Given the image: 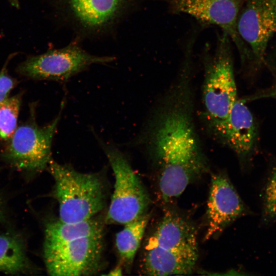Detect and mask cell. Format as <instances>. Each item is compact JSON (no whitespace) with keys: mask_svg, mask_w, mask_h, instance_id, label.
Here are the masks:
<instances>
[{"mask_svg":"<svg viewBox=\"0 0 276 276\" xmlns=\"http://www.w3.org/2000/svg\"><path fill=\"white\" fill-rule=\"evenodd\" d=\"M114 60L113 56L90 53L75 39L61 48L28 57L18 65L16 71L36 80L65 82L93 65L107 64Z\"/></svg>","mask_w":276,"mask_h":276,"instance_id":"6","label":"cell"},{"mask_svg":"<svg viewBox=\"0 0 276 276\" xmlns=\"http://www.w3.org/2000/svg\"><path fill=\"white\" fill-rule=\"evenodd\" d=\"M102 234V223L94 217L76 222H64L59 219L47 224L44 241L62 242Z\"/></svg>","mask_w":276,"mask_h":276,"instance_id":"14","label":"cell"},{"mask_svg":"<svg viewBox=\"0 0 276 276\" xmlns=\"http://www.w3.org/2000/svg\"><path fill=\"white\" fill-rule=\"evenodd\" d=\"M28 264L21 240L11 235L0 234V271L16 274L26 270Z\"/></svg>","mask_w":276,"mask_h":276,"instance_id":"16","label":"cell"},{"mask_svg":"<svg viewBox=\"0 0 276 276\" xmlns=\"http://www.w3.org/2000/svg\"><path fill=\"white\" fill-rule=\"evenodd\" d=\"M61 109L54 119L40 126L32 117L17 127L6 141L2 155L13 167L24 171H41L48 167L51 157L52 141L61 118Z\"/></svg>","mask_w":276,"mask_h":276,"instance_id":"8","label":"cell"},{"mask_svg":"<svg viewBox=\"0 0 276 276\" xmlns=\"http://www.w3.org/2000/svg\"><path fill=\"white\" fill-rule=\"evenodd\" d=\"M245 211L244 203L228 178L222 173L213 174L207 204L205 239L220 233Z\"/></svg>","mask_w":276,"mask_h":276,"instance_id":"13","label":"cell"},{"mask_svg":"<svg viewBox=\"0 0 276 276\" xmlns=\"http://www.w3.org/2000/svg\"><path fill=\"white\" fill-rule=\"evenodd\" d=\"M230 40L223 32L214 51L204 59L202 101L205 118L215 133L238 98Z\"/></svg>","mask_w":276,"mask_h":276,"instance_id":"5","label":"cell"},{"mask_svg":"<svg viewBox=\"0 0 276 276\" xmlns=\"http://www.w3.org/2000/svg\"><path fill=\"white\" fill-rule=\"evenodd\" d=\"M107 275H122V268L119 265L112 269Z\"/></svg>","mask_w":276,"mask_h":276,"instance_id":"21","label":"cell"},{"mask_svg":"<svg viewBox=\"0 0 276 276\" xmlns=\"http://www.w3.org/2000/svg\"><path fill=\"white\" fill-rule=\"evenodd\" d=\"M175 13L189 15L202 23L221 28L235 45L244 63L251 59L250 52L237 30L242 0H168Z\"/></svg>","mask_w":276,"mask_h":276,"instance_id":"10","label":"cell"},{"mask_svg":"<svg viewBox=\"0 0 276 276\" xmlns=\"http://www.w3.org/2000/svg\"><path fill=\"white\" fill-rule=\"evenodd\" d=\"M103 248V234L62 242L44 241L47 271L54 276L93 274L100 268Z\"/></svg>","mask_w":276,"mask_h":276,"instance_id":"9","label":"cell"},{"mask_svg":"<svg viewBox=\"0 0 276 276\" xmlns=\"http://www.w3.org/2000/svg\"><path fill=\"white\" fill-rule=\"evenodd\" d=\"M10 59L8 58L0 71V104L10 97L11 91L17 84V80L9 75L7 71Z\"/></svg>","mask_w":276,"mask_h":276,"instance_id":"19","label":"cell"},{"mask_svg":"<svg viewBox=\"0 0 276 276\" xmlns=\"http://www.w3.org/2000/svg\"><path fill=\"white\" fill-rule=\"evenodd\" d=\"M149 217L144 214L125 224L116 237V245L125 264L130 266L140 246Z\"/></svg>","mask_w":276,"mask_h":276,"instance_id":"15","label":"cell"},{"mask_svg":"<svg viewBox=\"0 0 276 276\" xmlns=\"http://www.w3.org/2000/svg\"><path fill=\"white\" fill-rule=\"evenodd\" d=\"M198 257L195 228L183 217L168 211L147 242L143 271L149 275L189 274Z\"/></svg>","mask_w":276,"mask_h":276,"instance_id":"2","label":"cell"},{"mask_svg":"<svg viewBox=\"0 0 276 276\" xmlns=\"http://www.w3.org/2000/svg\"><path fill=\"white\" fill-rule=\"evenodd\" d=\"M255 97H270L276 99V81L272 86L266 91L262 93L259 95H256Z\"/></svg>","mask_w":276,"mask_h":276,"instance_id":"20","label":"cell"},{"mask_svg":"<svg viewBox=\"0 0 276 276\" xmlns=\"http://www.w3.org/2000/svg\"><path fill=\"white\" fill-rule=\"evenodd\" d=\"M10 4L13 7L17 8L19 6V0H8Z\"/></svg>","mask_w":276,"mask_h":276,"instance_id":"22","label":"cell"},{"mask_svg":"<svg viewBox=\"0 0 276 276\" xmlns=\"http://www.w3.org/2000/svg\"><path fill=\"white\" fill-rule=\"evenodd\" d=\"M191 80V60L186 59L142 136L145 149L159 167V190L165 201L179 197L208 168L195 125Z\"/></svg>","mask_w":276,"mask_h":276,"instance_id":"1","label":"cell"},{"mask_svg":"<svg viewBox=\"0 0 276 276\" xmlns=\"http://www.w3.org/2000/svg\"><path fill=\"white\" fill-rule=\"evenodd\" d=\"M21 102L19 94L0 104V140L7 141L17 128Z\"/></svg>","mask_w":276,"mask_h":276,"instance_id":"17","label":"cell"},{"mask_svg":"<svg viewBox=\"0 0 276 276\" xmlns=\"http://www.w3.org/2000/svg\"><path fill=\"white\" fill-rule=\"evenodd\" d=\"M46 1L57 19L80 41L112 34L137 4V0Z\"/></svg>","mask_w":276,"mask_h":276,"instance_id":"3","label":"cell"},{"mask_svg":"<svg viewBox=\"0 0 276 276\" xmlns=\"http://www.w3.org/2000/svg\"><path fill=\"white\" fill-rule=\"evenodd\" d=\"M237 30L250 48L251 59L261 65L268 42L276 32V0H247L238 16Z\"/></svg>","mask_w":276,"mask_h":276,"instance_id":"11","label":"cell"},{"mask_svg":"<svg viewBox=\"0 0 276 276\" xmlns=\"http://www.w3.org/2000/svg\"><path fill=\"white\" fill-rule=\"evenodd\" d=\"M55 181L59 220L76 222L94 217L105 207L106 190L98 174L82 173L52 159L48 166Z\"/></svg>","mask_w":276,"mask_h":276,"instance_id":"4","label":"cell"},{"mask_svg":"<svg viewBox=\"0 0 276 276\" xmlns=\"http://www.w3.org/2000/svg\"><path fill=\"white\" fill-rule=\"evenodd\" d=\"M3 218V213L2 211L1 203L0 202V220Z\"/></svg>","mask_w":276,"mask_h":276,"instance_id":"23","label":"cell"},{"mask_svg":"<svg viewBox=\"0 0 276 276\" xmlns=\"http://www.w3.org/2000/svg\"><path fill=\"white\" fill-rule=\"evenodd\" d=\"M102 146L115 178L106 219L109 223L124 225L145 214L149 199L124 154L114 146Z\"/></svg>","mask_w":276,"mask_h":276,"instance_id":"7","label":"cell"},{"mask_svg":"<svg viewBox=\"0 0 276 276\" xmlns=\"http://www.w3.org/2000/svg\"><path fill=\"white\" fill-rule=\"evenodd\" d=\"M246 102V99L238 98L215 133L245 164L253 159L259 141L258 124Z\"/></svg>","mask_w":276,"mask_h":276,"instance_id":"12","label":"cell"},{"mask_svg":"<svg viewBox=\"0 0 276 276\" xmlns=\"http://www.w3.org/2000/svg\"><path fill=\"white\" fill-rule=\"evenodd\" d=\"M276 220V162L267 174L262 192V221L269 224Z\"/></svg>","mask_w":276,"mask_h":276,"instance_id":"18","label":"cell"}]
</instances>
